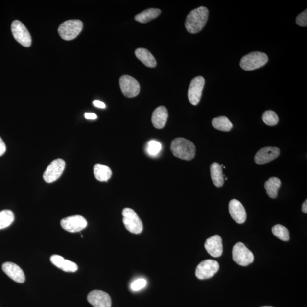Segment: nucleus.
<instances>
[{
    "mask_svg": "<svg viewBox=\"0 0 307 307\" xmlns=\"http://www.w3.org/2000/svg\"><path fill=\"white\" fill-rule=\"evenodd\" d=\"M209 12L206 7L200 6L192 10L187 16L185 27L189 33L196 34L202 30L207 22Z\"/></svg>",
    "mask_w": 307,
    "mask_h": 307,
    "instance_id": "nucleus-1",
    "label": "nucleus"
},
{
    "mask_svg": "<svg viewBox=\"0 0 307 307\" xmlns=\"http://www.w3.org/2000/svg\"><path fill=\"white\" fill-rule=\"evenodd\" d=\"M171 151L176 158L190 161L195 156L196 147L191 141L184 138H177L172 141Z\"/></svg>",
    "mask_w": 307,
    "mask_h": 307,
    "instance_id": "nucleus-2",
    "label": "nucleus"
},
{
    "mask_svg": "<svg viewBox=\"0 0 307 307\" xmlns=\"http://www.w3.org/2000/svg\"><path fill=\"white\" fill-rule=\"evenodd\" d=\"M269 58L266 54L262 52L249 53L241 59L240 66L245 71H252L262 68L266 64Z\"/></svg>",
    "mask_w": 307,
    "mask_h": 307,
    "instance_id": "nucleus-3",
    "label": "nucleus"
},
{
    "mask_svg": "<svg viewBox=\"0 0 307 307\" xmlns=\"http://www.w3.org/2000/svg\"><path fill=\"white\" fill-rule=\"evenodd\" d=\"M83 27V24L80 20H68L59 26L58 33L63 40L71 41L78 36Z\"/></svg>",
    "mask_w": 307,
    "mask_h": 307,
    "instance_id": "nucleus-4",
    "label": "nucleus"
},
{
    "mask_svg": "<svg viewBox=\"0 0 307 307\" xmlns=\"http://www.w3.org/2000/svg\"><path fill=\"white\" fill-rule=\"evenodd\" d=\"M122 216L123 222L127 230L133 234H140L142 232V222L135 211L125 208L122 211Z\"/></svg>",
    "mask_w": 307,
    "mask_h": 307,
    "instance_id": "nucleus-5",
    "label": "nucleus"
},
{
    "mask_svg": "<svg viewBox=\"0 0 307 307\" xmlns=\"http://www.w3.org/2000/svg\"><path fill=\"white\" fill-rule=\"evenodd\" d=\"M233 260L240 266H247L255 259L253 253L242 242H238L232 250Z\"/></svg>",
    "mask_w": 307,
    "mask_h": 307,
    "instance_id": "nucleus-6",
    "label": "nucleus"
},
{
    "mask_svg": "<svg viewBox=\"0 0 307 307\" xmlns=\"http://www.w3.org/2000/svg\"><path fill=\"white\" fill-rule=\"evenodd\" d=\"M219 264L213 260H206L201 262L197 266L196 276L199 280H207L216 274L219 270Z\"/></svg>",
    "mask_w": 307,
    "mask_h": 307,
    "instance_id": "nucleus-7",
    "label": "nucleus"
},
{
    "mask_svg": "<svg viewBox=\"0 0 307 307\" xmlns=\"http://www.w3.org/2000/svg\"><path fill=\"white\" fill-rule=\"evenodd\" d=\"M119 86L123 95L128 98L137 96L140 92L139 82L129 75H123L120 77Z\"/></svg>",
    "mask_w": 307,
    "mask_h": 307,
    "instance_id": "nucleus-8",
    "label": "nucleus"
},
{
    "mask_svg": "<svg viewBox=\"0 0 307 307\" xmlns=\"http://www.w3.org/2000/svg\"><path fill=\"white\" fill-rule=\"evenodd\" d=\"M14 38L23 47H29L31 44V37L29 31L19 20L14 21L11 25Z\"/></svg>",
    "mask_w": 307,
    "mask_h": 307,
    "instance_id": "nucleus-9",
    "label": "nucleus"
},
{
    "mask_svg": "<svg viewBox=\"0 0 307 307\" xmlns=\"http://www.w3.org/2000/svg\"><path fill=\"white\" fill-rule=\"evenodd\" d=\"M66 163L62 159H56L49 165L44 174L45 182L48 183L54 182L60 178L65 170Z\"/></svg>",
    "mask_w": 307,
    "mask_h": 307,
    "instance_id": "nucleus-10",
    "label": "nucleus"
},
{
    "mask_svg": "<svg viewBox=\"0 0 307 307\" xmlns=\"http://www.w3.org/2000/svg\"><path fill=\"white\" fill-rule=\"evenodd\" d=\"M205 80L202 76L195 77L190 83L188 91V98L190 103L197 105L202 96Z\"/></svg>",
    "mask_w": 307,
    "mask_h": 307,
    "instance_id": "nucleus-11",
    "label": "nucleus"
},
{
    "mask_svg": "<svg viewBox=\"0 0 307 307\" xmlns=\"http://www.w3.org/2000/svg\"><path fill=\"white\" fill-rule=\"evenodd\" d=\"M62 227L66 231L75 233L83 230L87 226L85 218L79 215L63 218L61 221Z\"/></svg>",
    "mask_w": 307,
    "mask_h": 307,
    "instance_id": "nucleus-12",
    "label": "nucleus"
},
{
    "mask_svg": "<svg viewBox=\"0 0 307 307\" xmlns=\"http://www.w3.org/2000/svg\"><path fill=\"white\" fill-rule=\"evenodd\" d=\"M280 149L276 147H263L256 154L255 161L258 165L269 163L280 156Z\"/></svg>",
    "mask_w": 307,
    "mask_h": 307,
    "instance_id": "nucleus-13",
    "label": "nucleus"
},
{
    "mask_svg": "<svg viewBox=\"0 0 307 307\" xmlns=\"http://www.w3.org/2000/svg\"><path fill=\"white\" fill-rule=\"evenodd\" d=\"M87 300L94 307H111V296L107 292L94 290L88 295Z\"/></svg>",
    "mask_w": 307,
    "mask_h": 307,
    "instance_id": "nucleus-14",
    "label": "nucleus"
},
{
    "mask_svg": "<svg viewBox=\"0 0 307 307\" xmlns=\"http://www.w3.org/2000/svg\"><path fill=\"white\" fill-rule=\"evenodd\" d=\"M229 211L231 216L238 224H243L246 220V213L244 207L238 200L233 199L229 202Z\"/></svg>",
    "mask_w": 307,
    "mask_h": 307,
    "instance_id": "nucleus-15",
    "label": "nucleus"
},
{
    "mask_svg": "<svg viewBox=\"0 0 307 307\" xmlns=\"http://www.w3.org/2000/svg\"><path fill=\"white\" fill-rule=\"evenodd\" d=\"M2 270L8 276L17 283H23L25 281V275L21 268L12 262H5L2 264Z\"/></svg>",
    "mask_w": 307,
    "mask_h": 307,
    "instance_id": "nucleus-16",
    "label": "nucleus"
},
{
    "mask_svg": "<svg viewBox=\"0 0 307 307\" xmlns=\"http://www.w3.org/2000/svg\"><path fill=\"white\" fill-rule=\"evenodd\" d=\"M204 247L207 252L212 257H219L223 252L222 238L218 235L212 236L207 239Z\"/></svg>",
    "mask_w": 307,
    "mask_h": 307,
    "instance_id": "nucleus-17",
    "label": "nucleus"
},
{
    "mask_svg": "<svg viewBox=\"0 0 307 307\" xmlns=\"http://www.w3.org/2000/svg\"><path fill=\"white\" fill-rule=\"evenodd\" d=\"M51 263L59 269L66 271V272H76L78 269V266L75 262H72L64 258L57 255H52L50 258Z\"/></svg>",
    "mask_w": 307,
    "mask_h": 307,
    "instance_id": "nucleus-18",
    "label": "nucleus"
},
{
    "mask_svg": "<svg viewBox=\"0 0 307 307\" xmlns=\"http://www.w3.org/2000/svg\"><path fill=\"white\" fill-rule=\"evenodd\" d=\"M168 116L167 109L164 106H160L155 109L151 118V121L155 128L158 129L164 128L167 122Z\"/></svg>",
    "mask_w": 307,
    "mask_h": 307,
    "instance_id": "nucleus-19",
    "label": "nucleus"
},
{
    "mask_svg": "<svg viewBox=\"0 0 307 307\" xmlns=\"http://www.w3.org/2000/svg\"><path fill=\"white\" fill-rule=\"evenodd\" d=\"M137 58L144 65L150 68H154L157 65V61L151 53L143 48H137L135 51Z\"/></svg>",
    "mask_w": 307,
    "mask_h": 307,
    "instance_id": "nucleus-20",
    "label": "nucleus"
},
{
    "mask_svg": "<svg viewBox=\"0 0 307 307\" xmlns=\"http://www.w3.org/2000/svg\"><path fill=\"white\" fill-rule=\"evenodd\" d=\"M211 176L214 185L217 188H221L224 183L223 171L221 165L216 162H214L211 165Z\"/></svg>",
    "mask_w": 307,
    "mask_h": 307,
    "instance_id": "nucleus-21",
    "label": "nucleus"
},
{
    "mask_svg": "<svg viewBox=\"0 0 307 307\" xmlns=\"http://www.w3.org/2000/svg\"><path fill=\"white\" fill-rule=\"evenodd\" d=\"M94 173L95 178L100 182H107L112 175L111 168L107 165L101 164H96L94 165Z\"/></svg>",
    "mask_w": 307,
    "mask_h": 307,
    "instance_id": "nucleus-22",
    "label": "nucleus"
},
{
    "mask_svg": "<svg viewBox=\"0 0 307 307\" xmlns=\"http://www.w3.org/2000/svg\"><path fill=\"white\" fill-rule=\"evenodd\" d=\"M161 13L159 9L151 8L144 10L135 16V20L140 23L145 24L156 19Z\"/></svg>",
    "mask_w": 307,
    "mask_h": 307,
    "instance_id": "nucleus-23",
    "label": "nucleus"
},
{
    "mask_svg": "<svg viewBox=\"0 0 307 307\" xmlns=\"http://www.w3.org/2000/svg\"><path fill=\"white\" fill-rule=\"evenodd\" d=\"M281 185V180L277 177L270 178L264 184L267 194L271 198L275 199Z\"/></svg>",
    "mask_w": 307,
    "mask_h": 307,
    "instance_id": "nucleus-24",
    "label": "nucleus"
},
{
    "mask_svg": "<svg viewBox=\"0 0 307 307\" xmlns=\"http://www.w3.org/2000/svg\"><path fill=\"white\" fill-rule=\"evenodd\" d=\"M213 128L222 132H229L233 128L232 122L225 116L215 118L212 121Z\"/></svg>",
    "mask_w": 307,
    "mask_h": 307,
    "instance_id": "nucleus-25",
    "label": "nucleus"
},
{
    "mask_svg": "<svg viewBox=\"0 0 307 307\" xmlns=\"http://www.w3.org/2000/svg\"><path fill=\"white\" fill-rule=\"evenodd\" d=\"M15 220V216L12 211L5 210L0 212V229L9 227Z\"/></svg>",
    "mask_w": 307,
    "mask_h": 307,
    "instance_id": "nucleus-26",
    "label": "nucleus"
},
{
    "mask_svg": "<svg viewBox=\"0 0 307 307\" xmlns=\"http://www.w3.org/2000/svg\"><path fill=\"white\" fill-rule=\"evenodd\" d=\"M272 232L274 236L282 241H288L290 240V233L288 229L283 225L278 224L274 226Z\"/></svg>",
    "mask_w": 307,
    "mask_h": 307,
    "instance_id": "nucleus-27",
    "label": "nucleus"
},
{
    "mask_svg": "<svg viewBox=\"0 0 307 307\" xmlns=\"http://www.w3.org/2000/svg\"><path fill=\"white\" fill-rule=\"evenodd\" d=\"M262 119L267 125L275 126L279 122V118L276 113L273 111H267L263 113Z\"/></svg>",
    "mask_w": 307,
    "mask_h": 307,
    "instance_id": "nucleus-28",
    "label": "nucleus"
},
{
    "mask_svg": "<svg viewBox=\"0 0 307 307\" xmlns=\"http://www.w3.org/2000/svg\"><path fill=\"white\" fill-rule=\"evenodd\" d=\"M162 149L161 144L157 141L151 140L147 144V150L148 153L152 156L156 155Z\"/></svg>",
    "mask_w": 307,
    "mask_h": 307,
    "instance_id": "nucleus-29",
    "label": "nucleus"
},
{
    "mask_svg": "<svg viewBox=\"0 0 307 307\" xmlns=\"http://www.w3.org/2000/svg\"><path fill=\"white\" fill-rule=\"evenodd\" d=\"M147 281L143 278L138 279L134 281L130 285V288L133 291H138L142 290L146 287Z\"/></svg>",
    "mask_w": 307,
    "mask_h": 307,
    "instance_id": "nucleus-30",
    "label": "nucleus"
},
{
    "mask_svg": "<svg viewBox=\"0 0 307 307\" xmlns=\"http://www.w3.org/2000/svg\"><path fill=\"white\" fill-rule=\"evenodd\" d=\"M296 24L299 26L306 27L307 26V10H305L298 16L296 19Z\"/></svg>",
    "mask_w": 307,
    "mask_h": 307,
    "instance_id": "nucleus-31",
    "label": "nucleus"
},
{
    "mask_svg": "<svg viewBox=\"0 0 307 307\" xmlns=\"http://www.w3.org/2000/svg\"><path fill=\"white\" fill-rule=\"evenodd\" d=\"M6 147L4 142H3L1 137H0V157L2 156L5 153Z\"/></svg>",
    "mask_w": 307,
    "mask_h": 307,
    "instance_id": "nucleus-32",
    "label": "nucleus"
},
{
    "mask_svg": "<svg viewBox=\"0 0 307 307\" xmlns=\"http://www.w3.org/2000/svg\"><path fill=\"white\" fill-rule=\"evenodd\" d=\"M84 116H85V118L87 119L94 120L97 118V115L94 114V113H86Z\"/></svg>",
    "mask_w": 307,
    "mask_h": 307,
    "instance_id": "nucleus-33",
    "label": "nucleus"
},
{
    "mask_svg": "<svg viewBox=\"0 0 307 307\" xmlns=\"http://www.w3.org/2000/svg\"><path fill=\"white\" fill-rule=\"evenodd\" d=\"M93 104L95 106V107L99 108L104 109L106 107V105L104 102L100 101L95 100L93 102Z\"/></svg>",
    "mask_w": 307,
    "mask_h": 307,
    "instance_id": "nucleus-34",
    "label": "nucleus"
},
{
    "mask_svg": "<svg viewBox=\"0 0 307 307\" xmlns=\"http://www.w3.org/2000/svg\"><path fill=\"white\" fill-rule=\"evenodd\" d=\"M302 210L303 213H307V200H306L305 202L303 203L302 205Z\"/></svg>",
    "mask_w": 307,
    "mask_h": 307,
    "instance_id": "nucleus-35",
    "label": "nucleus"
},
{
    "mask_svg": "<svg viewBox=\"0 0 307 307\" xmlns=\"http://www.w3.org/2000/svg\"><path fill=\"white\" fill-rule=\"evenodd\" d=\"M271 307V306H264V307Z\"/></svg>",
    "mask_w": 307,
    "mask_h": 307,
    "instance_id": "nucleus-36",
    "label": "nucleus"
},
{
    "mask_svg": "<svg viewBox=\"0 0 307 307\" xmlns=\"http://www.w3.org/2000/svg\"><path fill=\"white\" fill-rule=\"evenodd\" d=\"M228 178H225L224 180H227Z\"/></svg>",
    "mask_w": 307,
    "mask_h": 307,
    "instance_id": "nucleus-37",
    "label": "nucleus"
}]
</instances>
